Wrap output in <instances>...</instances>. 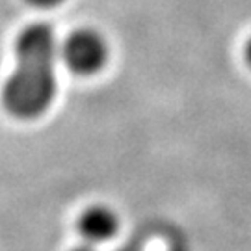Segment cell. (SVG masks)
I'll return each mask as SVG.
<instances>
[{"mask_svg":"<svg viewBox=\"0 0 251 251\" xmlns=\"http://www.w3.org/2000/svg\"><path fill=\"white\" fill-rule=\"evenodd\" d=\"M17 69L4 86L2 100L19 119L39 117L56 93V36L47 25L28 26L17 39Z\"/></svg>","mask_w":251,"mask_h":251,"instance_id":"cell-1","label":"cell"},{"mask_svg":"<svg viewBox=\"0 0 251 251\" xmlns=\"http://www.w3.org/2000/svg\"><path fill=\"white\" fill-rule=\"evenodd\" d=\"M63 60L71 71L78 75H93L104 65L108 58L106 41L93 30H78L63 45Z\"/></svg>","mask_w":251,"mask_h":251,"instance_id":"cell-2","label":"cell"},{"mask_svg":"<svg viewBox=\"0 0 251 251\" xmlns=\"http://www.w3.org/2000/svg\"><path fill=\"white\" fill-rule=\"evenodd\" d=\"M119 231V216L106 205L88 206L78 218V233L90 244H100L114 238Z\"/></svg>","mask_w":251,"mask_h":251,"instance_id":"cell-3","label":"cell"},{"mask_svg":"<svg viewBox=\"0 0 251 251\" xmlns=\"http://www.w3.org/2000/svg\"><path fill=\"white\" fill-rule=\"evenodd\" d=\"M28 2L37 6V8H54V6L62 4L63 0H28Z\"/></svg>","mask_w":251,"mask_h":251,"instance_id":"cell-4","label":"cell"},{"mask_svg":"<svg viewBox=\"0 0 251 251\" xmlns=\"http://www.w3.org/2000/svg\"><path fill=\"white\" fill-rule=\"evenodd\" d=\"M246 58H248V63L251 65V39L248 41V47H246Z\"/></svg>","mask_w":251,"mask_h":251,"instance_id":"cell-5","label":"cell"}]
</instances>
